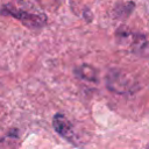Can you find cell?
<instances>
[{
    "instance_id": "1",
    "label": "cell",
    "mask_w": 149,
    "mask_h": 149,
    "mask_svg": "<svg viewBox=\"0 0 149 149\" xmlns=\"http://www.w3.org/2000/svg\"><path fill=\"white\" fill-rule=\"evenodd\" d=\"M1 12L30 29H40L47 23V15L37 0H3Z\"/></svg>"
},
{
    "instance_id": "3",
    "label": "cell",
    "mask_w": 149,
    "mask_h": 149,
    "mask_svg": "<svg viewBox=\"0 0 149 149\" xmlns=\"http://www.w3.org/2000/svg\"><path fill=\"white\" fill-rule=\"evenodd\" d=\"M106 85L109 91L118 94L134 92L137 88V83L127 73L120 70H111L106 77Z\"/></svg>"
},
{
    "instance_id": "4",
    "label": "cell",
    "mask_w": 149,
    "mask_h": 149,
    "mask_svg": "<svg viewBox=\"0 0 149 149\" xmlns=\"http://www.w3.org/2000/svg\"><path fill=\"white\" fill-rule=\"evenodd\" d=\"M52 127L56 130L57 134H59L63 139L69 141L70 143L78 146V137L76 135L74 128L72 123L63 115V114H56L52 119Z\"/></svg>"
},
{
    "instance_id": "2",
    "label": "cell",
    "mask_w": 149,
    "mask_h": 149,
    "mask_svg": "<svg viewBox=\"0 0 149 149\" xmlns=\"http://www.w3.org/2000/svg\"><path fill=\"white\" fill-rule=\"evenodd\" d=\"M116 40L122 48L128 49L130 52L142 58L149 59V41L143 35L126 28H120L116 31Z\"/></svg>"
},
{
    "instance_id": "6",
    "label": "cell",
    "mask_w": 149,
    "mask_h": 149,
    "mask_svg": "<svg viewBox=\"0 0 149 149\" xmlns=\"http://www.w3.org/2000/svg\"><path fill=\"white\" fill-rule=\"evenodd\" d=\"M147 149H149V147H148V148H147Z\"/></svg>"
},
{
    "instance_id": "5",
    "label": "cell",
    "mask_w": 149,
    "mask_h": 149,
    "mask_svg": "<svg viewBox=\"0 0 149 149\" xmlns=\"http://www.w3.org/2000/svg\"><path fill=\"white\" fill-rule=\"evenodd\" d=\"M74 74L83 79V80H87V81H98V73H97V70L91 66V65H87V64H83L78 68L74 69Z\"/></svg>"
}]
</instances>
